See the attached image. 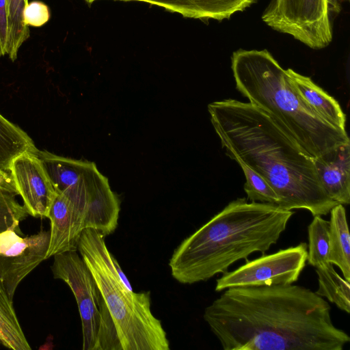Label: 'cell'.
<instances>
[{"label": "cell", "instance_id": "6da1fadb", "mask_svg": "<svg viewBox=\"0 0 350 350\" xmlns=\"http://www.w3.org/2000/svg\"><path fill=\"white\" fill-rule=\"evenodd\" d=\"M330 312L322 297L291 284L227 288L203 318L224 350H342L350 337Z\"/></svg>", "mask_w": 350, "mask_h": 350}, {"label": "cell", "instance_id": "7a4b0ae2", "mask_svg": "<svg viewBox=\"0 0 350 350\" xmlns=\"http://www.w3.org/2000/svg\"><path fill=\"white\" fill-rule=\"evenodd\" d=\"M211 123L226 154L261 176L280 207L326 215L338 204L323 188L308 154L264 110L235 99L208 105Z\"/></svg>", "mask_w": 350, "mask_h": 350}, {"label": "cell", "instance_id": "3957f363", "mask_svg": "<svg viewBox=\"0 0 350 350\" xmlns=\"http://www.w3.org/2000/svg\"><path fill=\"white\" fill-rule=\"evenodd\" d=\"M271 203L237 198L228 204L174 250L169 262L181 284L206 281L254 252L275 244L293 215Z\"/></svg>", "mask_w": 350, "mask_h": 350}, {"label": "cell", "instance_id": "277c9868", "mask_svg": "<svg viewBox=\"0 0 350 350\" xmlns=\"http://www.w3.org/2000/svg\"><path fill=\"white\" fill-rule=\"evenodd\" d=\"M231 62L237 90L266 111L312 157L350 144L346 131L324 121L304 103L287 70L267 49H239Z\"/></svg>", "mask_w": 350, "mask_h": 350}, {"label": "cell", "instance_id": "5b68a950", "mask_svg": "<svg viewBox=\"0 0 350 350\" xmlns=\"http://www.w3.org/2000/svg\"><path fill=\"white\" fill-rule=\"evenodd\" d=\"M105 236L85 228L77 251L91 271L111 323L116 350H169L161 321L151 311L150 292L129 289L118 273V262L109 251Z\"/></svg>", "mask_w": 350, "mask_h": 350}, {"label": "cell", "instance_id": "8992f818", "mask_svg": "<svg viewBox=\"0 0 350 350\" xmlns=\"http://www.w3.org/2000/svg\"><path fill=\"white\" fill-rule=\"evenodd\" d=\"M37 154L56 192L71 202L83 217L86 228L95 229L105 237L113 232L118 224L120 202L95 163L47 150H38Z\"/></svg>", "mask_w": 350, "mask_h": 350}, {"label": "cell", "instance_id": "52a82bcc", "mask_svg": "<svg viewBox=\"0 0 350 350\" xmlns=\"http://www.w3.org/2000/svg\"><path fill=\"white\" fill-rule=\"evenodd\" d=\"M55 279L64 281L72 291L81 320L83 350H101L111 321L93 275L78 251L53 256Z\"/></svg>", "mask_w": 350, "mask_h": 350}, {"label": "cell", "instance_id": "ba28073f", "mask_svg": "<svg viewBox=\"0 0 350 350\" xmlns=\"http://www.w3.org/2000/svg\"><path fill=\"white\" fill-rule=\"evenodd\" d=\"M262 19L314 49L327 46L332 40L328 0H273Z\"/></svg>", "mask_w": 350, "mask_h": 350}, {"label": "cell", "instance_id": "9c48e42d", "mask_svg": "<svg viewBox=\"0 0 350 350\" xmlns=\"http://www.w3.org/2000/svg\"><path fill=\"white\" fill-rule=\"evenodd\" d=\"M308 244H299L263 255L217 280L215 291L234 287L287 285L297 281L306 266Z\"/></svg>", "mask_w": 350, "mask_h": 350}, {"label": "cell", "instance_id": "30bf717a", "mask_svg": "<svg viewBox=\"0 0 350 350\" xmlns=\"http://www.w3.org/2000/svg\"><path fill=\"white\" fill-rule=\"evenodd\" d=\"M14 228L0 232V280L13 299L22 280L46 259L49 230L21 237Z\"/></svg>", "mask_w": 350, "mask_h": 350}, {"label": "cell", "instance_id": "8fae6325", "mask_svg": "<svg viewBox=\"0 0 350 350\" xmlns=\"http://www.w3.org/2000/svg\"><path fill=\"white\" fill-rule=\"evenodd\" d=\"M9 174L28 214L47 217L57 192L37 152L15 157Z\"/></svg>", "mask_w": 350, "mask_h": 350}, {"label": "cell", "instance_id": "7c38bea8", "mask_svg": "<svg viewBox=\"0 0 350 350\" xmlns=\"http://www.w3.org/2000/svg\"><path fill=\"white\" fill-rule=\"evenodd\" d=\"M47 218L51 228L46 259L66 252L77 251L79 239L86 226L81 215L64 194L57 192Z\"/></svg>", "mask_w": 350, "mask_h": 350}, {"label": "cell", "instance_id": "4fadbf2b", "mask_svg": "<svg viewBox=\"0 0 350 350\" xmlns=\"http://www.w3.org/2000/svg\"><path fill=\"white\" fill-rule=\"evenodd\" d=\"M92 4L98 0H84ZM136 1L158 6L183 17L221 21L236 12H242L256 0H115Z\"/></svg>", "mask_w": 350, "mask_h": 350}, {"label": "cell", "instance_id": "5bb4252c", "mask_svg": "<svg viewBox=\"0 0 350 350\" xmlns=\"http://www.w3.org/2000/svg\"><path fill=\"white\" fill-rule=\"evenodd\" d=\"M321 184L328 196L338 204L350 203V144L314 158Z\"/></svg>", "mask_w": 350, "mask_h": 350}, {"label": "cell", "instance_id": "9a60e30c", "mask_svg": "<svg viewBox=\"0 0 350 350\" xmlns=\"http://www.w3.org/2000/svg\"><path fill=\"white\" fill-rule=\"evenodd\" d=\"M291 81L304 103L318 116L335 127L346 131V116L338 101L308 77L287 69Z\"/></svg>", "mask_w": 350, "mask_h": 350}, {"label": "cell", "instance_id": "2e32d148", "mask_svg": "<svg viewBox=\"0 0 350 350\" xmlns=\"http://www.w3.org/2000/svg\"><path fill=\"white\" fill-rule=\"evenodd\" d=\"M327 261L340 268L344 278L350 281V237L346 211L338 204L330 211Z\"/></svg>", "mask_w": 350, "mask_h": 350}, {"label": "cell", "instance_id": "e0dca14e", "mask_svg": "<svg viewBox=\"0 0 350 350\" xmlns=\"http://www.w3.org/2000/svg\"><path fill=\"white\" fill-rule=\"evenodd\" d=\"M33 140L0 113V170L9 173L12 160L25 152H36Z\"/></svg>", "mask_w": 350, "mask_h": 350}, {"label": "cell", "instance_id": "ac0fdd59", "mask_svg": "<svg viewBox=\"0 0 350 350\" xmlns=\"http://www.w3.org/2000/svg\"><path fill=\"white\" fill-rule=\"evenodd\" d=\"M0 341L13 350L31 349L14 310L12 299L0 280Z\"/></svg>", "mask_w": 350, "mask_h": 350}, {"label": "cell", "instance_id": "d6986e66", "mask_svg": "<svg viewBox=\"0 0 350 350\" xmlns=\"http://www.w3.org/2000/svg\"><path fill=\"white\" fill-rule=\"evenodd\" d=\"M319 288L315 293L325 297L340 310L350 312L349 281L342 278L329 262L315 267Z\"/></svg>", "mask_w": 350, "mask_h": 350}, {"label": "cell", "instance_id": "ffe728a7", "mask_svg": "<svg viewBox=\"0 0 350 350\" xmlns=\"http://www.w3.org/2000/svg\"><path fill=\"white\" fill-rule=\"evenodd\" d=\"M25 0H7V55L12 61L17 59L21 45L29 38V29L25 21Z\"/></svg>", "mask_w": 350, "mask_h": 350}, {"label": "cell", "instance_id": "44dd1931", "mask_svg": "<svg viewBox=\"0 0 350 350\" xmlns=\"http://www.w3.org/2000/svg\"><path fill=\"white\" fill-rule=\"evenodd\" d=\"M308 263L314 267L327 262L329 222L321 215L314 216L308 228Z\"/></svg>", "mask_w": 350, "mask_h": 350}, {"label": "cell", "instance_id": "7402d4cb", "mask_svg": "<svg viewBox=\"0 0 350 350\" xmlns=\"http://www.w3.org/2000/svg\"><path fill=\"white\" fill-rule=\"evenodd\" d=\"M242 168L246 182L244 191L252 202L279 204V198L271 186L258 174L240 161H237Z\"/></svg>", "mask_w": 350, "mask_h": 350}, {"label": "cell", "instance_id": "603a6c76", "mask_svg": "<svg viewBox=\"0 0 350 350\" xmlns=\"http://www.w3.org/2000/svg\"><path fill=\"white\" fill-rule=\"evenodd\" d=\"M16 192L0 189V232L9 228H14L18 232L20 221L28 215L23 205L16 200Z\"/></svg>", "mask_w": 350, "mask_h": 350}, {"label": "cell", "instance_id": "cb8c5ba5", "mask_svg": "<svg viewBox=\"0 0 350 350\" xmlns=\"http://www.w3.org/2000/svg\"><path fill=\"white\" fill-rule=\"evenodd\" d=\"M50 18L49 7L44 3L34 1L28 3L25 9V21L27 25L36 27L44 25Z\"/></svg>", "mask_w": 350, "mask_h": 350}, {"label": "cell", "instance_id": "d4e9b609", "mask_svg": "<svg viewBox=\"0 0 350 350\" xmlns=\"http://www.w3.org/2000/svg\"><path fill=\"white\" fill-rule=\"evenodd\" d=\"M7 0H0V57L7 55Z\"/></svg>", "mask_w": 350, "mask_h": 350}, {"label": "cell", "instance_id": "484cf974", "mask_svg": "<svg viewBox=\"0 0 350 350\" xmlns=\"http://www.w3.org/2000/svg\"><path fill=\"white\" fill-rule=\"evenodd\" d=\"M0 189H4L16 192L12 180L9 173L0 170ZM18 194V193H17Z\"/></svg>", "mask_w": 350, "mask_h": 350}, {"label": "cell", "instance_id": "4316f807", "mask_svg": "<svg viewBox=\"0 0 350 350\" xmlns=\"http://www.w3.org/2000/svg\"><path fill=\"white\" fill-rule=\"evenodd\" d=\"M345 1L349 0H328L329 11L336 13L339 12L340 11L341 3Z\"/></svg>", "mask_w": 350, "mask_h": 350}, {"label": "cell", "instance_id": "83f0119b", "mask_svg": "<svg viewBox=\"0 0 350 350\" xmlns=\"http://www.w3.org/2000/svg\"><path fill=\"white\" fill-rule=\"evenodd\" d=\"M27 2H28V0H25Z\"/></svg>", "mask_w": 350, "mask_h": 350}, {"label": "cell", "instance_id": "f1b7e54d", "mask_svg": "<svg viewBox=\"0 0 350 350\" xmlns=\"http://www.w3.org/2000/svg\"><path fill=\"white\" fill-rule=\"evenodd\" d=\"M0 344H1V341H0Z\"/></svg>", "mask_w": 350, "mask_h": 350}]
</instances>
